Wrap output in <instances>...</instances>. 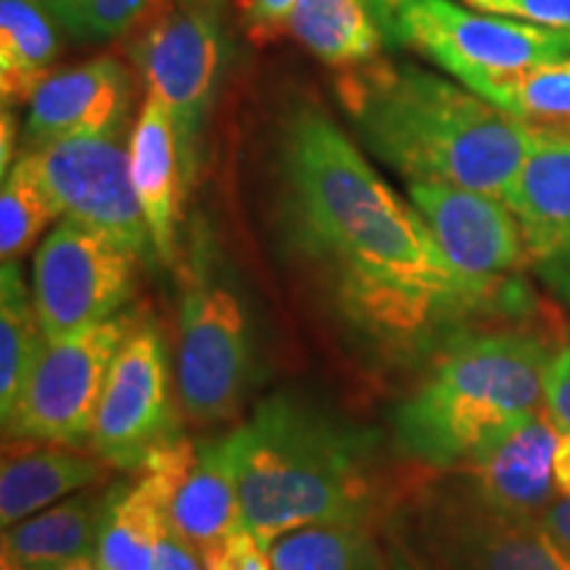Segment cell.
<instances>
[{"instance_id":"6da1fadb","label":"cell","mask_w":570,"mask_h":570,"mask_svg":"<svg viewBox=\"0 0 570 570\" xmlns=\"http://www.w3.org/2000/svg\"><path fill=\"white\" fill-rule=\"evenodd\" d=\"M275 177L285 248L373 354L431 360L470 320L510 315L449 265L423 214L317 104L285 114Z\"/></svg>"},{"instance_id":"7a4b0ae2","label":"cell","mask_w":570,"mask_h":570,"mask_svg":"<svg viewBox=\"0 0 570 570\" xmlns=\"http://www.w3.org/2000/svg\"><path fill=\"white\" fill-rule=\"evenodd\" d=\"M336 90L362 142L407 183L460 185L504 202L533 148V127L412 63L348 69Z\"/></svg>"},{"instance_id":"3957f363","label":"cell","mask_w":570,"mask_h":570,"mask_svg":"<svg viewBox=\"0 0 570 570\" xmlns=\"http://www.w3.org/2000/svg\"><path fill=\"white\" fill-rule=\"evenodd\" d=\"M246 525L265 544L317 523H370L377 436L294 394L265 399L223 439Z\"/></svg>"},{"instance_id":"277c9868","label":"cell","mask_w":570,"mask_h":570,"mask_svg":"<svg viewBox=\"0 0 570 570\" xmlns=\"http://www.w3.org/2000/svg\"><path fill=\"white\" fill-rule=\"evenodd\" d=\"M554 352L541 333L462 331L428 360V373L394 412L404 458L454 473L547 402Z\"/></svg>"},{"instance_id":"5b68a950","label":"cell","mask_w":570,"mask_h":570,"mask_svg":"<svg viewBox=\"0 0 570 570\" xmlns=\"http://www.w3.org/2000/svg\"><path fill=\"white\" fill-rule=\"evenodd\" d=\"M256 383V341L244 296L198 246L185 275L177 399L198 425L238 417Z\"/></svg>"},{"instance_id":"8992f818","label":"cell","mask_w":570,"mask_h":570,"mask_svg":"<svg viewBox=\"0 0 570 570\" xmlns=\"http://www.w3.org/2000/svg\"><path fill=\"white\" fill-rule=\"evenodd\" d=\"M389 38L415 48L481 98L523 71L570 56L566 32L491 17L454 0H399Z\"/></svg>"},{"instance_id":"52a82bcc","label":"cell","mask_w":570,"mask_h":570,"mask_svg":"<svg viewBox=\"0 0 570 570\" xmlns=\"http://www.w3.org/2000/svg\"><path fill=\"white\" fill-rule=\"evenodd\" d=\"M135 323L138 317L122 312L69 338L46 341L3 417L6 444H90L111 362Z\"/></svg>"},{"instance_id":"ba28073f","label":"cell","mask_w":570,"mask_h":570,"mask_svg":"<svg viewBox=\"0 0 570 570\" xmlns=\"http://www.w3.org/2000/svg\"><path fill=\"white\" fill-rule=\"evenodd\" d=\"M140 256L75 217L46 235L32 265V298L46 341H61L122 315Z\"/></svg>"},{"instance_id":"9c48e42d","label":"cell","mask_w":570,"mask_h":570,"mask_svg":"<svg viewBox=\"0 0 570 570\" xmlns=\"http://www.w3.org/2000/svg\"><path fill=\"white\" fill-rule=\"evenodd\" d=\"M407 198L423 214L449 265L510 315H523L529 256L508 202L446 183H407Z\"/></svg>"},{"instance_id":"30bf717a","label":"cell","mask_w":570,"mask_h":570,"mask_svg":"<svg viewBox=\"0 0 570 570\" xmlns=\"http://www.w3.org/2000/svg\"><path fill=\"white\" fill-rule=\"evenodd\" d=\"M180 436L169 396V362L161 331L138 320L114 356L92 425L90 452L106 465L138 473L142 462Z\"/></svg>"},{"instance_id":"8fae6325","label":"cell","mask_w":570,"mask_h":570,"mask_svg":"<svg viewBox=\"0 0 570 570\" xmlns=\"http://www.w3.org/2000/svg\"><path fill=\"white\" fill-rule=\"evenodd\" d=\"M146 92L159 96L173 114L185 185L194 183L206 119L223 69V32L214 13L188 9L156 17L132 46Z\"/></svg>"},{"instance_id":"7c38bea8","label":"cell","mask_w":570,"mask_h":570,"mask_svg":"<svg viewBox=\"0 0 570 570\" xmlns=\"http://www.w3.org/2000/svg\"><path fill=\"white\" fill-rule=\"evenodd\" d=\"M420 533L449 570H570V558L541 518H515L487 508L458 481L425 491Z\"/></svg>"},{"instance_id":"4fadbf2b","label":"cell","mask_w":570,"mask_h":570,"mask_svg":"<svg viewBox=\"0 0 570 570\" xmlns=\"http://www.w3.org/2000/svg\"><path fill=\"white\" fill-rule=\"evenodd\" d=\"M27 151L67 217L106 233L140 259L156 256L132 185L130 142L122 135L56 140Z\"/></svg>"},{"instance_id":"5bb4252c","label":"cell","mask_w":570,"mask_h":570,"mask_svg":"<svg viewBox=\"0 0 570 570\" xmlns=\"http://www.w3.org/2000/svg\"><path fill=\"white\" fill-rule=\"evenodd\" d=\"M533 130L529 159L504 202L520 223L529 269L570 306V135Z\"/></svg>"},{"instance_id":"9a60e30c","label":"cell","mask_w":570,"mask_h":570,"mask_svg":"<svg viewBox=\"0 0 570 570\" xmlns=\"http://www.w3.org/2000/svg\"><path fill=\"white\" fill-rule=\"evenodd\" d=\"M198 449L177 436L142 462L132 481L106 489L96 560L106 570H154L169 508Z\"/></svg>"},{"instance_id":"2e32d148","label":"cell","mask_w":570,"mask_h":570,"mask_svg":"<svg viewBox=\"0 0 570 570\" xmlns=\"http://www.w3.org/2000/svg\"><path fill=\"white\" fill-rule=\"evenodd\" d=\"M560 428L550 410L520 420L452 479L487 508L515 518H541L554 502V449Z\"/></svg>"},{"instance_id":"e0dca14e","label":"cell","mask_w":570,"mask_h":570,"mask_svg":"<svg viewBox=\"0 0 570 570\" xmlns=\"http://www.w3.org/2000/svg\"><path fill=\"white\" fill-rule=\"evenodd\" d=\"M132 109V77L117 59L88 61L48 77L27 114V148L56 140L122 135Z\"/></svg>"},{"instance_id":"ac0fdd59","label":"cell","mask_w":570,"mask_h":570,"mask_svg":"<svg viewBox=\"0 0 570 570\" xmlns=\"http://www.w3.org/2000/svg\"><path fill=\"white\" fill-rule=\"evenodd\" d=\"M130 173L154 254L164 265L177 259V225L188 194L173 114L159 96L146 92L130 135Z\"/></svg>"},{"instance_id":"d6986e66","label":"cell","mask_w":570,"mask_h":570,"mask_svg":"<svg viewBox=\"0 0 570 570\" xmlns=\"http://www.w3.org/2000/svg\"><path fill=\"white\" fill-rule=\"evenodd\" d=\"M6 454L0 468V525L13 529L21 520L38 515L75 491L96 489L106 483L111 465L96 452L75 446H32Z\"/></svg>"},{"instance_id":"ffe728a7","label":"cell","mask_w":570,"mask_h":570,"mask_svg":"<svg viewBox=\"0 0 570 570\" xmlns=\"http://www.w3.org/2000/svg\"><path fill=\"white\" fill-rule=\"evenodd\" d=\"M106 491L85 489L56 508L3 531V566L46 570L61 562L96 558Z\"/></svg>"},{"instance_id":"44dd1931","label":"cell","mask_w":570,"mask_h":570,"mask_svg":"<svg viewBox=\"0 0 570 570\" xmlns=\"http://www.w3.org/2000/svg\"><path fill=\"white\" fill-rule=\"evenodd\" d=\"M169 523L198 554L219 547L233 531L246 525L238 483L223 439L204 444L196 452L194 468L188 470L173 499Z\"/></svg>"},{"instance_id":"7402d4cb","label":"cell","mask_w":570,"mask_h":570,"mask_svg":"<svg viewBox=\"0 0 570 570\" xmlns=\"http://www.w3.org/2000/svg\"><path fill=\"white\" fill-rule=\"evenodd\" d=\"M281 35H291L327 67L344 71L377 61L386 40L370 0H298Z\"/></svg>"},{"instance_id":"603a6c76","label":"cell","mask_w":570,"mask_h":570,"mask_svg":"<svg viewBox=\"0 0 570 570\" xmlns=\"http://www.w3.org/2000/svg\"><path fill=\"white\" fill-rule=\"evenodd\" d=\"M59 56L51 17L35 0H0V98L3 109L30 104Z\"/></svg>"},{"instance_id":"cb8c5ba5","label":"cell","mask_w":570,"mask_h":570,"mask_svg":"<svg viewBox=\"0 0 570 570\" xmlns=\"http://www.w3.org/2000/svg\"><path fill=\"white\" fill-rule=\"evenodd\" d=\"M42 338L35 298L27 291L17 262L0 269V417H6L30 377Z\"/></svg>"},{"instance_id":"d4e9b609","label":"cell","mask_w":570,"mask_h":570,"mask_svg":"<svg viewBox=\"0 0 570 570\" xmlns=\"http://www.w3.org/2000/svg\"><path fill=\"white\" fill-rule=\"evenodd\" d=\"M273 570H383L370 523H317L269 544Z\"/></svg>"},{"instance_id":"484cf974","label":"cell","mask_w":570,"mask_h":570,"mask_svg":"<svg viewBox=\"0 0 570 570\" xmlns=\"http://www.w3.org/2000/svg\"><path fill=\"white\" fill-rule=\"evenodd\" d=\"M61 214L32 151H24L3 177L0 190V259L17 262Z\"/></svg>"},{"instance_id":"4316f807","label":"cell","mask_w":570,"mask_h":570,"mask_svg":"<svg viewBox=\"0 0 570 570\" xmlns=\"http://www.w3.org/2000/svg\"><path fill=\"white\" fill-rule=\"evenodd\" d=\"M487 101L529 127L570 130V56L541 63L508 85H499Z\"/></svg>"},{"instance_id":"83f0119b","label":"cell","mask_w":570,"mask_h":570,"mask_svg":"<svg viewBox=\"0 0 570 570\" xmlns=\"http://www.w3.org/2000/svg\"><path fill=\"white\" fill-rule=\"evenodd\" d=\"M63 32L80 42L125 38L154 19L167 0H35Z\"/></svg>"},{"instance_id":"f1b7e54d","label":"cell","mask_w":570,"mask_h":570,"mask_svg":"<svg viewBox=\"0 0 570 570\" xmlns=\"http://www.w3.org/2000/svg\"><path fill=\"white\" fill-rule=\"evenodd\" d=\"M468 9L570 35V0H462Z\"/></svg>"},{"instance_id":"f546056e","label":"cell","mask_w":570,"mask_h":570,"mask_svg":"<svg viewBox=\"0 0 570 570\" xmlns=\"http://www.w3.org/2000/svg\"><path fill=\"white\" fill-rule=\"evenodd\" d=\"M298 0H246L244 24L256 42H267L281 35L285 17Z\"/></svg>"},{"instance_id":"4dcf8cb0","label":"cell","mask_w":570,"mask_h":570,"mask_svg":"<svg viewBox=\"0 0 570 570\" xmlns=\"http://www.w3.org/2000/svg\"><path fill=\"white\" fill-rule=\"evenodd\" d=\"M554 423L560 431H570V346L560 348L554 356L550 377H547V402Z\"/></svg>"},{"instance_id":"1f68e13d","label":"cell","mask_w":570,"mask_h":570,"mask_svg":"<svg viewBox=\"0 0 570 570\" xmlns=\"http://www.w3.org/2000/svg\"><path fill=\"white\" fill-rule=\"evenodd\" d=\"M154 570H206L202 554L185 541L173 523H167L156 550Z\"/></svg>"},{"instance_id":"d6a6232c","label":"cell","mask_w":570,"mask_h":570,"mask_svg":"<svg viewBox=\"0 0 570 570\" xmlns=\"http://www.w3.org/2000/svg\"><path fill=\"white\" fill-rule=\"evenodd\" d=\"M541 523L570 558V497L554 499L550 508L541 512Z\"/></svg>"},{"instance_id":"836d02e7","label":"cell","mask_w":570,"mask_h":570,"mask_svg":"<svg viewBox=\"0 0 570 570\" xmlns=\"http://www.w3.org/2000/svg\"><path fill=\"white\" fill-rule=\"evenodd\" d=\"M13 154H17V119L9 109L0 117V175H9L13 167Z\"/></svg>"},{"instance_id":"e575fe53","label":"cell","mask_w":570,"mask_h":570,"mask_svg":"<svg viewBox=\"0 0 570 570\" xmlns=\"http://www.w3.org/2000/svg\"><path fill=\"white\" fill-rule=\"evenodd\" d=\"M554 489L560 497H570V431L560 433L554 449Z\"/></svg>"},{"instance_id":"d590c367","label":"cell","mask_w":570,"mask_h":570,"mask_svg":"<svg viewBox=\"0 0 570 570\" xmlns=\"http://www.w3.org/2000/svg\"><path fill=\"white\" fill-rule=\"evenodd\" d=\"M389 570H436V568L428 566L420 554L407 552L404 547H396L394 558H391V562H389Z\"/></svg>"},{"instance_id":"8d00e7d4","label":"cell","mask_w":570,"mask_h":570,"mask_svg":"<svg viewBox=\"0 0 570 570\" xmlns=\"http://www.w3.org/2000/svg\"><path fill=\"white\" fill-rule=\"evenodd\" d=\"M396 3H399V0H370V6H373L375 17H377V21H381L386 38H389V30H391V19H394Z\"/></svg>"},{"instance_id":"74e56055","label":"cell","mask_w":570,"mask_h":570,"mask_svg":"<svg viewBox=\"0 0 570 570\" xmlns=\"http://www.w3.org/2000/svg\"><path fill=\"white\" fill-rule=\"evenodd\" d=\"M6 568H9V566H6ZM13 570H17V568H13ZM46 570H106V568L96 558H80V560L61 562V566H53V568H46Z\"/></svg>"},{"instance_id":"f35d334b","label":"cell","mask_w":570,"mask_h":570,"mask_svg":"<svg viewBox=\"0 0 570 570\" xmlns=\"http://www.w3.org/2000/svg\"><path fill=\"white\" fill-rule=\"evenodd\" d=\"M3 570H13V568H6V566H3Z\"/></svg>"},{"instance_id":"ab89813d","label":"cell","mask_w":570,"mask_h":570,"mask_svg":"<svg viewBox=\"0 0 570 570\" xmlns=\"http://www.w3.org/2000/svg\"><path fill=\"white\" fill-rule=\"evenodd\" d=\"M562 132H568V135H570V130H562Z\"/></svg>"}]
</instances>
